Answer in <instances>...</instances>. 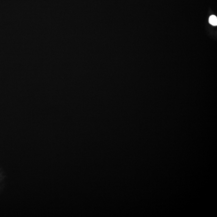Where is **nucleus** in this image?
<instances>
[{
	"label": "nucleus",
	"mask_w": 217,
	"mask_h": 217,
	"mask_svg": "<svg viewBox=\"0 0 217 217\" xmlns=\"http://www.w3.org/2000/svg\"><path fill=\"white\" fill-rule=\"evenodd\" d=\"M209 23L214 26H216L217 25V18L215 15H211L209 20Z\"/></svg>",
	"instance_id": "1"
}]
</instances>
